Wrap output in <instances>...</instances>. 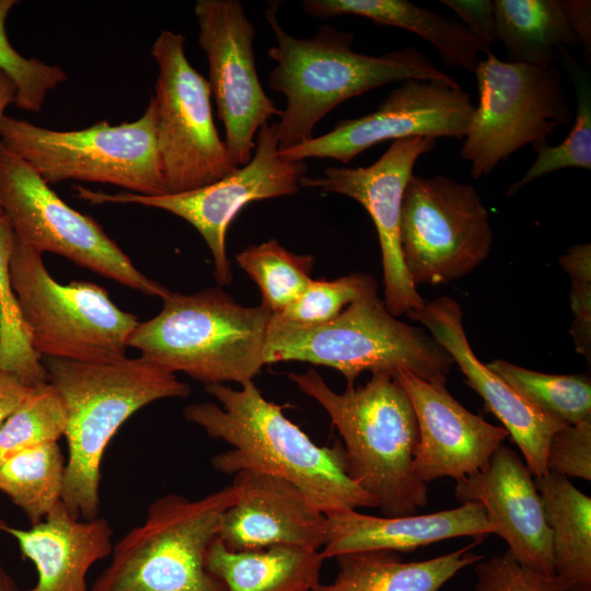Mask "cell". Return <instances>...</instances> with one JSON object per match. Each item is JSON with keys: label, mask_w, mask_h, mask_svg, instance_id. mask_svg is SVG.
<instances>
[{"label": "cell", "mask_w": 591, "mask_h": 591, "mask_svg": "<svg viewBox=\"0 0 591 591\" xmlns=\"http://www.w3.org/2000/svg\"><path fill=\"white\" fill-rule=\"evenodd\" d=\"M206 392L221 405L199 403L184 409L187 421L232 448L211 459L215 471L234 475L250 470L294 484L321 512L378 508V501L348 475L343 444L317 445L266 399L253 381L240 390L209 384Z\"/></svg>", "instance_id": "6da1fadb"}, {"label": "cell", "mask_w": 591, "mask_h": 591, "mask_svg": "<svg viewBox=\"0 0 591 591\" xmlns=\"http://www.w3.org/2000/svg\"><path fill=\"white\" fill-rule=\"evenodd\" d=\"M278 5H268L265 18L277 42L268 49L276 62L268 83L286 97L276 124L279 151L310 140L317 123L336 106L373 89L408 79L459 85L415 47L380 56L356 53L352 33L327 24L312 37H293L277 20Z\"/></svg>", "instance_id": "7a4b0ae2"}, {"label": "cell", "mask_w": 591, "mask_h": 591, "mask_svg": "<svg viewBox=\"0 0 591 591\" xmlns=\"http://www.w3.org/2000/svg\"><path fill=\"white\" fill-rule=\"evenodd\" d=\"M42 362L67 416L61 502L73 517L92 520L100 517L102 460L115 433L142 407L187 397L190 387L141 356L106 362L42 358Z\"/></svg>", "instance_id": "3957f363"}, {"label": "cell", "mask_w": 591, "mask_h": 591, "mask_svg": "<svg viewBox=\"0 0 591 591\" xmlns=\"http://www.w3.org/2000/svg\"><path fill=\"white\" fill-rule=\"evenodd\" d=\"M299 390L327 413L344 441L350 478L378 501L384 515L416 514L428 502V485L414 471L418 425L413 405L390 373H372L366 385L332 390L314 369L289 372Z\"/></svg>", "instance_id": "277c9868"}, {"label": "cell", "mask_w": 591, "mask_h": 591, "mask_svg": "<svg viewBox=\"0 0 591 591\" xmlns=\"http://www.w3.org/2000/svg\"><path fill=\"white\" fill-rule=\"evenodd\" d=\"M154 317L139 322L128 347L172 372L209 384L253 381L264 362L273 313L244 306L221 288L170 292Z\"/></svg>", "instance_id": "5b68a950"}, {"label": "cell", "mask_w": 591, "mask_h": 591, "mask_svg": "<svg viewBox=\"0 0 591 591\" xmlns=\"http://www.w3.org/2000/svg\"><path fill=\"white\" fill-rule=\"evenodd\" d=\"M302 361L339 371L354 385L363 371L393 375L406 370L429 382H447L453 359L425 329L396 318L378 296V287L315 326L270 320L265 364Z\"/></svg>", "instance_id": "8992f818"}, {"label": "cell", "mask_w": 591, "mask_h": 591, "mask_svg": "<svg viewBox=\"0 0 591 591\" xmlns=\"http://www.w3.org/2000/svg\"><path fill=\"white\" fill-rule=\"evenodd\" d=\"M237 499L231 484L198 499L170 493L113 546L90 591H224L206 567L222 513Z\"/></svg>", "instance_id": "52a82bcc"}, {"label": "cell", "mask_w": 591, "mask_h": 591, "mask_svg": "<svg viewBox=\"0 0 591 591\" xmlns=\"http://www.w3.org/2000/svg\"><path fill=\"white\" fill-rule=\"evenodd\" d=\"M152 95L137 120L99 121L80 130H54L4 115L2 146L24 160L49 185L62 181L112 184L142 196L166 194L158 147Z\"/></svg>", "instance_id": "ba28073f"}, {"label": "cell", "mask_w": 591, "mask_h": 591, "mask_svg": "<svg viewBox=\"0 0 591 591\" xmlns=\"http://www.w3.org/2000/svg\"><path fill=\"white\" fill-rule=\"evenodd\" d=\"M39 252L14 235L10 273L22 323L40 358L106 362L126 357L138 317L90 281L59 283Z\"/></svg>", "instance_id": "9c48e42d"}, {"label": "cell", "mask_w": 591, "mask_h": 591, "mask_svg": "<svg viewBox=\"0 0 591 591\" xmlns=\"http://www.w3.org/2000/svg\"><path fill=\"white\" fill-rule=\"evenodd\" d=\"M486 55L474 71L478 105L461 149L475 179L573 118L555 65L503 61L490 50Z\"/></svg>", "instance_id": "30bf717a"}, {"label": "cell", "mask_w": 591, "mask_h": 591, "mask_svg": "<svg viewBox=\"0 0 591 591\" xmlns=\"http://www.w3.org/2000/svg\"><path fill=\"white\" fill-rule=\"evenodd\" d=\"M151 54L155 84L157 147L166 194L212 184L239 167L216 128L209 81L188 61L185 37L163 30Z\"/></svg>", "instance_id": "8fae6325"}, {"label": "cell", "mask_w": 591, "mask_h": 591, "mask_svg": "<svg viewBox=\"0 0 591 591\" xmlns=\"http://www.w3.org/2000/svg\"><path fill=\"white\" fill-rule=\"evenodd\" d=\"M493 230L474 186L445 175H412L399 218L405 269L418 285H440L466 277L489 255Z\"/></svg>", "instance_id": "7c38bea8"}, {"label": "cell", "mask_w": 591, "mask_h": 591, "mask_svg": "<svg viewBox=\"0 0 591 591\" xmlns=\"http://www.w3.org/2000/svg\"><path fill=\"white\" fill-rule=\"evenodd\" d=\"M0 206L14 235L39 252L58 254L125 287L165 298L92 217L60 199L24 160L0 142Z\"/></svg>", "instance_id": "4fadbf2b"}, {"label": "cell", "mask_w": 591, "mask_h": 591, "mask_svg": "<svg viewBox=\"0 0 591 591\" xmlns=\"http://www.w3.org/2000/svg\"><path fill=\"white\" fill-rule=\"evenodd\" d=\"M250 162L207 186L176 194L142 196L129 192L108 194L76 186L77 196L91 205L139 204L166 210L190 223L202 236L213 258V277L222 286L232 282L227 255V232L250 202L289 196L299 192L306 172L305 161L279 155L276 123L263 126L255 136Z\"/></svg>", "instance_id": "5bb4252c"}, {"label": "cell", "mask_w": 591, "mask_h": 591, "mask_svg": "<svg viewBox=\"0 0 591 591\" xmlns=\"http://www.w3.org/2000/svg\"><path fill=\"white\" fill-rule=\"evenodd\" d=\"M194 13L224 143L235 164L245 165L253 157L257 131L281 115L258 79L254 25L239 0H198Z\"/></svg>", "instance_id": "9a60e30c"}, {"label": "cell", "mask_w": 591, "mask_h": 591, "mask_svg": "<svg viewBox=\"0 0 591 591\" xmlns=\"http://www.w3.org/2000/svg\"><path fill=\"white\" fill-rule=\"evenodd\" d=\"M475 106L460 86L436 80L408 79L371 113L339 120L333 130L279 151L291 161L329 158L350 162L385 140L415 136L465 137Z\"/></svg>", "instance_id": "2e32d148"}, {"label": "cell", "mask_w": 591, "mask_h": 591, "mask_svg": "<svg viewBox=\"0 0 591 591\" xmlns=\"http://www.w3.org/2000/svg\"><path fill=\"white\" fill-rule=\"evenodd\" d=\"M436 139L415 136L394 140L367 167L329 166L321 177L304 176L301 188L335 193L358 201L378 232L383 267L384 304L394 316L408 314L425 300L412 282L401 254L399 218L403 194L417 159L433 150Z\"/></svg>", "instance_id": "e0dca14e"}, {"label": "cell", "mask_w": 591, "mask_h": 591, "mask_svg": "<svg viewBox=\"0 0 591 591\" xmlns=\"http://www.w3.org/2000/svg\"><path fill=\"white\" fill-rule=\"evenodd\" d=\"M406 392L418 425L414 471L428 484L451 477L456 482L485 470L494 452L509 437L463 407L448 391L445 381L429 382L406 370L393 373Z\"/></svg>", "instance_id": "ac0fdd59"}, {"label": "cell", "mask_w": 591, "mask_h": 591, "mask_svg": "<svg viewBox=\"0 0 591 591\" xmlns=\"http://www.w3.org/2000/svg\"><path fill=\"white\" fill-rule=\"evenodd\" d=\"M451 356L466 383L484 399L485 406L502 424L520 449L525 464L535 477L548 474L546 454L554 433L568 425L552 418L531 405L474 354L463 327V312L451 297L425 302L407 314Z\"/></svg>", "instance_id": "d6986e66"}, {"label": "cell", "mask_w": 591, "mask_h": 591, "mask_svg": "<svg viewBox=\"0 0 591 591\" xmlns=\"http://www.w3.org/2000/svg\"><path fill=\"white\" fill-rule=\"evenodd\" d=\"M461 502L480 503L495 533L525 568L555 577L551 530L533 474L521 456L501 444L488 466L456 482Z\"/></svg>", "instance_id": "ffe728a7"}, {"label": "cell", "mask_w": 591, "mask_h": 591, "mask_svg": "<svg viewBox=\"0 0 591 591\" xmlns=\"http://www.w3.org/2000/svg\"><path fill=\"white\" fill-rule=\"evenodd\" d=\"M236 501L221 515L218 538L235 552L278 545L321 551L326 517L290 480L243 470L234 474Z\"/></svg>", "instance_id": "44dd1931"}, {"label": "cell", "mask_w": 591, "mask_h": 591, "mask_svg": "<svg viewBox=\"0 0 591 591\" xmlns=\"http://www.w3.org/2000/svg\"><path fill=\"white\" fill-rule=\"evenodd\" d=\"M325 517V543L320 551L324 559L367 551L413 552L461 536L479 543L495 533L484 507L475 501L427 514L375 517L347 509Z\"/></svg>", "instance_id": "7402d4cb"}, {"label": "cell", "mask_w": 591, "mask_h": 591, "mask_svg": "<svg viewBox=\"0 0 591 591\" xmlns=\"http://www.w3.org/2000/svg\"><path fill=\"white\" fill-rule=\"evenodd\" d=\"M0 530L13 536L21 554L34 564L37 579L27 591H88L89 570L111 556L114 546L105 518H76L61 501L31 529L0 521Z\"/></svg>", "instance_id": "603a6c76"}, {"label": "cell", "mask_w": 591, "mask_h": 591, "mask_svg": "<svg viewBox=\"0 0 591 591\" xmlns=\"http://www.w3.org/2000/svg\"><path fill=\"white\" fill-rule=\"evenodd\" d=\"M302 7L318 19L351 14L409 31L429 42L448 67L474 72L479 54L490 50L463 23L406 0H304Z\"/></svg>", "instance_id": "cb8c5ba5"}, {"label": "cell", "mask_w": 591, "mask_h": 591, "mask_svg": "<svg viewBox=\"0 0 591 591\" xmlns=\"http://www.w3.org/2000/svg\"><path fill=\"white\" fill-rule=\"evenodd\" d=\"M477 543V542H476ZM476 543L434 558L405 563L396 552L367 551L339 555L338 572L312 591H439L462 569L484 558Z\"/></svg>", "instance_id": "d4e9b609"}, {"label": "cell", "mask_w": 591, "mask_h": 591, "mask_svg": "<svg viewBox=\"0 0 591 591\" xmlns=\"http://www.w3.org/2000/svg\"><path fill=\"white\" fill-rule=\"evenodd\" d=\"M324 560L320 551L287 545L235 552L217 537L206 567L224 591H312Z\"/></svg>", "instance_id": "484cf974"}, {"label": "cell", "mask_w": 591, "mask_h": 591, "mask_svg": "<svg viewBox=\"0 0 591 591\" xmlns=\"http://www.w3.org/2000/svg\"><path fill=\"white\" fill-rule=\"evenodd\" d=\"M551 530L555 576L567 591H591V498L564 476L535 477Z\"/></svg>", "instance_id": "4316f807"}, {"label": "cell", "mask_w": 591, "mask_h": 591, "mask_svg": "<svg viewBox=\"0 0 591 591\" xmlns=\"http://www.w3.org/2000/svg\"><path fill=\"white\" fill-rule=\"evenodd\" d=\"M494 14L496 39L510 61L552 66L558 46L578 44L563 0H495Z\"/></svg>", "instance_id": "83f0119b"}, {"label": "cell", "mask_w": 591, "mask_h": 591, "mask_svg": "<svg viewBox=\"0 0 591 591\" xmlns=\"http://www.w3.org/2000/svg\"><path fill=\"white\" fill-rule=\"evenodd\" d=\"M65 467L58 443L23 450L0 463V491L37 524L61 501Z\"/></svg>", "instance_id": "f1b7e54d"}, {"label": "cell", "mask_w": 591, "mask_h": 591, "mask_svg": "<svg viewBox=\"0 0 591 591\" xmlns=\"http://www.w3.org/2000/svg\"><path fill=\"white\" fill-rule=\"evenodd\" d=\"M487 367L552 418L569 426L591 417V381L586 374H548L502 359Z\"/></svg>", "instance_id": "f546056e"}, {"label": "cell", "mask_w": 591, "mask_h": 591, "mask_svg": "<svg viewBox=\"0 0 591 591\" xmlns=\"http://www.w3.org/2000/svg\"><path fill=\"white\" fill-rule=\"evenodd\" d=\"M236 262L259 288L260 304L276 314L310 283L314 257L296 254L278 241L268 240L240 252Z\"/></svg>", "instance_id": "4dcf8cb0"}, {"label": "cell", "mask_w": 591, "mask_h": 591, "mask_svg": "<svg viewBox=\"0 0 591 591\" xmlns=\"http://www.w3.org/2000/svg\"><path fill=\"white\" fill-rule=\"evenodd\" d=\"M14 232L4 216H0V370L16 375L28 386L47 381L42 358L33 349L21 320L13 291L10 258Z\"/></svg>", "instance_id": "1f68e13d"}, {"label": "cell", "mask_w": 591, "mask_h": 591, "mask_svg": "<svg viewBox=\"0 0 591 591\" xmlns=\"http://www.w3.org/2000/svg\"><path fill=\"white\" fill-rule=\"evenodd\" d=\"M556 51L561 54L576 88L577 111L575 124L567 138L557 146H549L547 139H541L532 143L537 157L524 176L508 188L506 196L514 195L521 187L541 176L566 167L591 170L590 80L581 72L576 61L561 46H558Z\"/></svg>", "instance_id": "d6a6232c"}, {"label": "cell", "mask_w": 591, "mask_h": 591, "mask_svg": "<svg viewBox=\"0 0 591 591\" xmlns=\"http://www.w3.org/2000/svg\"><path fill=\"white\" fill-rule=\"evenodd\" d=\"M66 427L57 390L49 382L34 386L0 428V463L23 450L57 443Z\"/></svg>", "instance_id": "836d02e7"}, {"label": "cell", "mask_w": 591, "mask_h": 591, "mask_svg": "<svg viewBox=\"0 0 591 591\" xmlns=\"http://www.w3.org/2000/svg\"><path fill=\"white\" fill-rule=\"evenodd\" d=\"M376 287L374 279L362 273L333 280L312 279L301 294L282 311L273 314V318L296 326L324 324Z\"/></svg>", "instance_id": "e575fe53"}, {"label": "cell", "mask_w": 591, "mask_h": 591, "mask_svg": "<svg viewBox=\"0 0 591 591\" xmlns=\"http://www.w3.org/2000/svg\"><path fill=\"white\" fill-rule=\"evenodd\" d=\"M15 3V0H0V69L16 86L15 106L38 113L48 92L67 81V73L59 66L47 65L35 57L21 56L10 44L5 20Z\"/></svg>", "instance_id": "d590c367"}, {"label": "cell", "mask_w": 591, "mask_h": 591, "mask_svg": "<svg viewBox=\"0 0 591 591\" xmlns=\"http://www.w3.org/2000/svg\"><path fill=\"white\" fill-rule=\"evenodd\" d=\"M559 264L570 277V308L573 322L570 334L577 351L588 359L591 356V245L571 246L560 256Z\"/></svg>", "instance_id": "8d00e7d4"}, {"label": "cell", "mask_w": 591, "mask_h": 591, "mask_svg": "<svg viewBox=\"0 0 591 591\" xmlns=\"http://www.w3.org/2000/svg\"><path fill=\"white\" fill-rule=\"evenodd\" d=\"M476 564L475 591H567L556 576L545 577L523 567L509 551Z\"/></svg>", "instance_id": "74e56055"}, {"label": "cell", "mask_w": 591, "mask_h": 591, "mask_svg": "<svg viewBox=\"0 0 591 591\" xmlns=\"http://www.w3.org/2000/svg\"><path fill=\"white\" fill-rule=\"evenodd\" d=\"M547 472L591 479V417L557 431L546 454Z\"/></svg>", "instance_id": "f35d334b"}, {"label": "cell", "mask_w": 591, "mask_h": 591, "mask_svg": "<svg viewBox=\"0 0 591 591\" xmlns=\"http://www.w3.org/2000/svg\"><path fill=\"white\" fill-rule=\"evenodd\" d=\"M488 47L496 40L494 2L490 0H440Z\"/></svg>", "instance_id": "ab89813d"}, {"label": "cell", "mask_w": 591, "mask_h": 591, "mask_svg": "<svg viewBox=\"0 0 591 591\" xmlns=\"http://www.w3.org/2000/svg\"><path fill=\"white\" fill-rule=\"evenodd\" d=\"M33 387L23 383L16 375L0 370V428Z\"/></svg>", "instance_id": "60d3db41"}, {"label": "cell", "mask_w": 591, "mask_h": 591, "mask_svg": "<svg viewBox=\"0 0 591 591\" xmlns=\"http://www.w3.org/2000/svg\"><path fill=\"white\" fill-rule=\"evenodd\" d=\"M564 10L578 43L591 50V2L589 0H564Z\"/></svg>", "instance_id": "b9f144b4"}, {"label": "cell", "mask_w": 591, "mask_h": 591, "mask_svg": "<svg viewBox=\"0 0 591 591\" xmlns=\"http://www.w3.org/2000/svg\"><path fill=\"white\" fill-rule=\"evenodd\" d=\"M16 86L12 79L0 69V123L4 116V109L11 103H14ZM3 215L0 206V216Z\"/></svg>", "instance_id": "7bdbcfd3"}, {"label": "cell", "mask_w": 591, "mask_h": 591, "mask_svg": "<svg viewBox=\"0 0 591 591\" xmlns=\"http://www.w3.org/2000/svg\"><path fill=\"white\" fill-rule=\"evenodd\" d=\"M0 591H22L13 577L0 563Z\"/></svg>", "instance_id": "ee69618b"}]
</instances>
